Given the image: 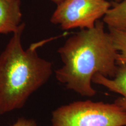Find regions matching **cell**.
Returning <instances> with one entry per match:
<instances>
[{"mask_svg":"<svg viewBox=\"0 0 126 126\" xmlns=\"http://www.w3.org/2000/svg\"><path fill=\"white\" fill-rule=\"evenodd\" d=\"M58 53L63 65L55 72L57 80L82 96L96 94L92 86L94 75L113 78L117 71L118 51L100 20L94 28L82 29L69 37Z\"/></svg>","mask_w":126,"mask_h":126,"instance_id":"1","label":"cell"},{"mask_svg":"<svg viewBox=\"0 0 126 126\" xmlns=\"http://www.w3.org/2000/svg\"><path fill=\"white\" fill-rule=\"evenodd\" d=\"M20 24L0 56V114L22 108L31 94L42 87L52 74V64L37 54L43 42L25 50Z\"/></svg>","mask_w":126,"mask_h":126,"instance_id":"2","label":"cell"},{"mask_svg":"<svg viewBox=\"0 0 126 126\" xmlns=\"http://www.w3.org/2000/svg\"><path fill=\"white\" fill-rule=\"evenodd\" d=\"M51 126H126V112L116 104L90 100L56 109Z\"/></svg>","mask_w":126,"mask_h":126,"instance_id":"3","label":"cell"},{"mask_svg":"<svg viewBox=\"0 0 126 126\" xmlns=\"http://www.w3.org/2000/svg\"><path fill=\"white\" fill-rule=\"evenodd\" d=\"M111 7L106 0H64L57 5L50 21L64 30L92 29Z\"/></svg>","mask_w":126,"mask_h":126,"instance_id":"4","label":"cell"},{"mask_svg":"<svg viewBox=\"0 0 126 126\" xmlns=\"http://www.w3.org/2000/svg\"><path fill=\"white\" fill-rule=\"evenodd\" d=\"M92 81L111 92L120 94L122 97L116 99L114 103L126 112V64L118 65L114 78H109L97 74L93 77Z\"/></svg>","mask_w":126,"mask_h":126,"instance_id":"5","label":"cell"},{"mask_svg":"<svg viewBox=\"0 0 126 126\" xmlns=\"http://www.w3.org/2000/svg\"><path fill=\"white\" fill-rule=\"evenodd\" d=\"M20 0H0V34L14 33L21 24Z\"/></svg>","mask_w":126,"mask_h":126,"instance_id":"6","label":"cell"},{"mask_svg":"<svg viewBox=\"0 0 126 126\" xmlns=\"http://www.w3.org/2000/svg\"><path fill=\"white\" fill-rule=\"evenodd\" d=\"M108 28L126 31V0L115 2L103 18Z\"/></svg>","mask_w":126,"mask_h":126,"instance_id":"7","label":"cell"},{"mask_svg":"<svg viewBox=\"0 0 126 126\" xmlns=\"http://www.w3.org/2000/svg\"><path fill=\"white\" fill-rule=\"evenodd\" d=\"M109 33L118 51L117 65L126 64V31L108 28Z\"/></svg>","mask_w":126,"mask_h":126,"instance_id":"8","label":"cell"},{"mask_svg":"<svg viewBox=\"0 0 126 126\" xmlns=\"http://www.w3.org/2000/svg\"><path fill=\"white\" fill-rule=\"evenodd\" d=\"M11 126H39L37 123L33 119H26L20 117Z\"/></svg>","mask_w":126,"mask_h":126,"instance_id":"9","label":"cell"},{"mask_svg":"<svg viewBox=\"0 0 126 126\" xmlns=\"http://www.w3.org/2000/svg\"><path fill=\"white\" fill-rule=\"evenodd\" d=\"M50 1H52V2L56 3V4H59L60 3H61V2H63V1H64V0H50Z\"/></svg>","mask_w":126,"mask_h":126,"instance_id":"10","label":"cell"},{"mask_svg":"<svg viewBox=\"0 0 126 126\" xmlns=\"http://www.w3.org/2000/svg\"><path fill=\"white\" fill-rule=\"evenodd\" d=\"M114 1H115V2H120L123 0H114Z\"/></svg>","mask_w":126,"mask_h":126,"instance_id":"11","label":"cell"}]
</instances>
